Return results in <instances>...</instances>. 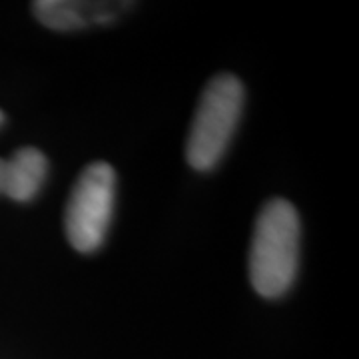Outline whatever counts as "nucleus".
<instances>
[{"label":"nucleus","instance_id":"20e7f679","mask_svg":"<svg viewBox=\"0 0 359 359\" xmlns=\"http://www.w3.org/2000/svg\"><path fill=\"white\" fill-rule=\"evenodd\" d=\"M40 22L54 30H78L90 25L112 22L126 4L112 2H70V0H40L32 4Z\"/></svg>","mask_w":359,"mask_h":359},{"label":"nucleus","instance_id":"0eeeda50","mask_svg":"<svg viewBox=\"0 0 359 359\" xmlns=\"http://www.w3.org/2000/svg\"><path fill=\"white\" fill-rule=\"evenodd\" d=\"M2 122H4V114L0 112V126H2Z\"/></svg>","mask_w":359,"mask_h":359},{"label":"nucleus","instance_id":"423d86ee","mask_svg":"<svg viewBox=\"0 0 359 359\" xmlns=\"http://www.w3.org/2000/svg\"><path fill=\"white\" fill-rule=\"evenodd\" d=\"M4 168H6V160L0 158V194H2V188H4Z\"/></svg>","mask_w":359,"mask_h":359},{"label":"nucleus","instance_id":"f257e3e1","mask_svg":"<svg viewBox=\"0 0 359 359\" xmlns=\"http://www.w3.org/2000/svg\"><path fill=\"white\" fill-rule=\"evenodd\" d=\"M299 266V218L287 200L276 198L262 208L250 248V282L262 297L283 295Z\"/></svg>","mask_w":359,"mask_h":359},{"label":"nucleus","instance_id":"7ed1b4c3","mask_svg":"<svg viewBox=\"0 0 359 359\" xmlns=\"http://www.w3.org/2000/svg\"><path fill=\"white\" fill-rule=\"evenodd\" d=\"M116 198L114 168L106 162L90 164L74 184L66 205V236L82 254L96 252L108 233Z\"/></svg>","mask_w":359,"mask_h":359},{"label":"nucleus","instance_id":"39448f33","mask_svg":"<svg viewBox=\"0 0 359 359\" xmlns=\"http://www.w3.org/2000/svg\"><path fill=\"white\" fill-rule=\"evenodd\" d=\"M46 174V156L36 148H20L6 160L2 194H6L16 202H30L40 192Z\"/></svg>","mask_w":359,"mask_h":359},{"label":"nucleus","instance_id":"f03ea898","mask_svg":"<svg viewBox=\"0 0 359 359\" xmlns=\"http://www.w3.org/2000/svg\"><path fill=\"white\" fill-rule=\"evenodd\" d=\"M244 108V86L231 74H219L204 88L194 116L186 158L200 172L218 164L230 146Z\"/></svg>","mask_w":359,"mask_h":359}]
</instances>
